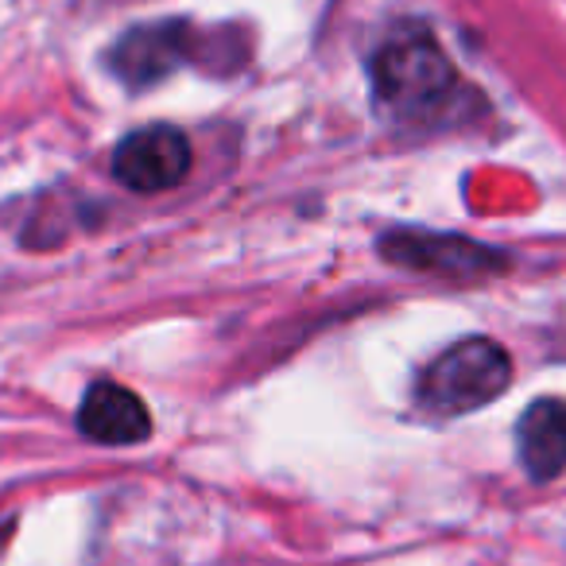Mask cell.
Masks as SVG:
<instances>
[{"label":"cell","mask_w":566,"mask_h":566,"mask_svg":"<svg viewBox=\"0 0 566 566\" xmlns=\"http://www.w3.org/2000/svg\"><path fill=\"white\" fill-rule=\"evenodd\" d=\"M509 380H512V357L504 354V346H496L489 338H470L450 346L447 354L427 365V373L419 377L416 396H419V408H427L431 416L450 419L493 403L509 388Z\"/></svg>","instance_id":"cell-1"},{"label":"cell","mask_w":566,"mask_h":566,"mask_svg":"<svg viewBox=\"0 0 566 566\" xmlns=\"http://www.w3.org/2000/svg\"><path fill=\"white\" fill-rule=\"evenodd\" d=\"M373 78L388 105L403 113L439 109L454 90V66L427 35L392 40L373 63Z\"/></svg>","instance_id":"cell-2"},{"label":"cell","mask_w":566,"mask_h":566,"mask_svg":"<svg viewBox=\"0 0 566 566\" xmlns=\"http://www.w3.org/2000/svg\"><path fill=\"white\" fill-rule=\"evenodd\" d=\"M380 252H385L392 264L416 268V272H431L442 275V280H485V275L504 272L509 260L501 252L485 249V244L462 241V237H447V233H388L380 241Z\"/></svg>","instance_id":"cell-3"},{"label":"cell","mask_w":566,"mask_h":566,"mask_svg":"<svg viewBox=\"0 0 566 566\" xmlns=\"http://www.w3.org/2000/svg\"><path fill=\"white\" fill-rule=\"evenodd\" d=\"M190 171V144L182 133L167 125H148L140 133L125 136L113 151V175L136 195L171 190Z\"/></svg>","instance_id":"cell-4"},{"label":"cell","mask_w":566,"mask_h":566,"mask_svg":"<svg viewBox=\"0 0 566 566\" xmlns=\"http://www.w3.org/2000/svg\"><path fill=\"white\" fill-rule=\"evenodd\" d=\"M78 427L86 439L105 442V447H128V442H144L151 434L148 408L140 396H133L120 385H94L78 408Z\"/></svg>","instance_id":"cell-5"},{"label":"cell","mask_w":566,"mask_h":566,"mask_svg":"<svg viewBox=\"0 0 566 566\" xmlns=\"http://www.w3.org/2000/svg\"><path fill=\"white\" fill-rule=\"evenodd\" d=\"M516 454L532 481L566 470V400H539L516 423Z\"/></svg>","instance_id":"cell-6"},{"label":"cell","mask_w":566,"mask_h":566,"mask_svg":"<svg viewBox=\"0 0 566 566\" xmlns=\"http://www.w3.org/2000/svg\"><path fill=\"white\" fill-rule=\"evenodd\" d=\"M179 59V35L175 28H136L109 51V63L128 86H148L164 78Z\"/></svg>","instance_id":"cell-7"}]
</instances>
